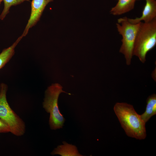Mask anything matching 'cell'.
Masks as SVG:
<instances>
[{"mask_svg":"<svg viewBox=\"0 0 156 156\" xmlns=\"http://www.w3.org/2000/svg\"><path fill=\"white\" fill-rule=\"evenodd\" d=\"M114 110L122 127L129 137L143 140L146 137L145 123L132 105L125 103H117Z\"/></svg>","mask_w":156,"mask_h":156,"instance_id":"obj_1","label":"cell"},{"mask_svg":"<svg viewBox=\"0 0 156 156\" xmlns=\"http://www.w3.org/2000/svg\"><path fill=\"white\" fill-rule=\"evenodd\" d=\"M156 44V18L149 22H140L134 44L133 55L144 63L147 53Z\"/></svg>","mask_w":156,"mask_h":156,"instance_id":"obj_2","label":"cell"},{"mask_svg":"<svg viewBox=\"0 0 156 156\" xmlns=\"http://www.w3.org/2000/svg\"><path fill=\"white\" fill-rule=\"evenodd\" d=\"M62 88L60 84L56 83L48 87L45 91L43 106L46 111L50 114L49 124L53 130L62 128L65 121L58 108V97L62 92L71 94L63 91Z\"/></svg>","mask_w":156,"mask_h":156,"instance_id":"obj_3","label":"cell"},{"mask_svg":"<svg viewBox=\"0 0 156 156\" xmlns=\"http://www.w3.org/2000/svg\"><path fill=\"white\" fill-rule=\"evenodd\" d=\"M117 21L116 24L117 30L122 36V44L119 51L124 55L127 65H129L133 56L134 44L140 22L131 23L126 17L120 18Z\"/></svg>","mask_w":156,"mask_h":156,"instance_id":"obj_4","label":"cell"},{"mask_svg":"<svg viewBox=\"0 0 156 156\" xmlns=\"http://www.w3.org/2000/svg\"><path fill=\"white\" fill-rule=\"evenodd\" d=\"M7 86L2 83L0 85V118L8 126L10 132L17 136L23 135L25 131L24 122L10 107L6 99Z\"/></svg>","mask_w":156,"mask_h":156,"instance_id":"obj_5","label":"cell"},{"mask_svg":"<svg viewBox=\"0 0 156 156\" xmlns=\"http://www.w3.org/2000/svg\"><path fill=\"white\" fill-rule=\"evenodd\" d=\"M53 0H32L29 18L21 36L23 37L28 34L29 29L35 26L40 20L46 5Z\"/></svg>","mask_w":156,"mask_h":156,"instance_id":"obj_6","label":"cell"},{"mask_svg":"<svg viewBox=\"0 0 156 156\" xmlns=\"http://www.w3.org/2000/svg\"><path fill=\"white\" fill-rule=\"evenodd\" d=\"M146 4L141 16L134 18H128L129 22L132 24H137L143 21L148 22L156 18V0H145Z\"/></svg>","mask_w":156,"mask_h":156,"instance_id":"obj_7","label":"cell"},{"mask_svg":"<svg viewBox=\"0 0 156 156\" xmlns=\"http://www.w3.org/2000/svg\"><path fill=\"white\" fill-rule=\"evenodd\" d=\"M139 0H119L116 5L112 8L110 13L114 16L121 15L133 9L135 1Z\"/></svg>","mask_w":156,"mask_h":156,"instance_id":"obj_8","label":"cell"},{"mask_svg":"<svg viewBox=\"0 0 156 156\" xmlns=\"http://www.w3.org/2000/svg\"><path fill=\"white\" fill-rule=\"evenodd\" d=\"M63 144L58 146L51 152L52 155H59L62 156H82L78 152L76 146L63 142Z\"/></svg>","mask_w":156,"mask_h":156,"instance_id":"obj_9","label":"cell"},{"mask_svg":"<svg viewBox=\"0 0 156 156\" xmlns=\"http://www.w3.org/2000/svg\"><path fill=\"white\" fill-rule=\"evenodd\" d=\"M156 114V95L153 94L147 98L145 111L140 116L142 119L146 123Z\"/></svg>","mask_w":156,"mask_h":156,"instance_id":"obj_10","label":"cell"},{"mask_svg":"<svg viewBox=\"0 0 156 156\" xmlns=\"http://www.w3.org/2000/svg\"><path fill=\"white\" fill-rule=\"evenodd\" d=\"M23 37L19 36L13 44L9 47L4 49L0 53V69L10 60L14 53V49Z\"/></svg>","mask_w":156,"mask_h":156,"instance_id":"obj_11","label":"cell"},{"mask_svg":"<svg viewBox=\"0 0 156 156\" xmlns=\"http://www.w3.org/2000/svg\"><path fill=\"white\" fill-rule=\"evenodd\" d=\"M4 3V8L0 15V19L3 20L9 12V10L12 6L20 4L25 1L30 0H3Z\"/></svg>","mask_w":156,"mask_h":156,"instance_id":"obj_12","label":"cell"},{"mask_svg":"<svg viewBox=\"0 0 156 156\" xmlns=\"http://www.w3.org/2000/svg\"><path fill=\"white\" fill-rule=\"evenodd\" d=\"M9 132L10 128L7 124L0 118V133H7Z\"/></svg>","mask_w":156,"mask_h":156,"instance_id":"obj_13","label":"cell"},{"mask_svg":"<svg viewBox=\"0 0 156 156\" xmlns=\"http://www.w3.org/2000/svg\"><path fill=\"white\" fill-rule=\"evenodd\" d=\"M3 0H0V5L1 4V2L3 1Z\"/></svg>","mask_w":156,"mask_h":156,"instance_id":"obj_14","label":"cell"},{"mask_svg":"<svg viewBox=\"0 0 156 156\" xmlns=\"http://www.w3.org/2000/svg\"></svg>","mask_w":156,"mask_h":156,"instance_id":"obj_15","label":"cell"}]
</instances>
